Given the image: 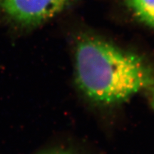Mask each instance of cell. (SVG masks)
Listing matches in <instances>:
<instances>
[{"label":"cell","instance_id":"1","mask_svg":"<svg viewBox=\"0 0 154 154\" xmlns=\"http://www.w3.org/2000/svg\"><path fill=\"white\" fill-rule=\"evenodd\" d=\"M81 90L92 101L115 104L154 84V72L141 57L94 36L81 38L75 49Z\"/></svg>","mask_w":154,"mask_h":154},{"label":"cell","instance_id":"2","mask_svg":"<svg viewBox=\"0 0 154 154\" xmlns=\"http://www.w3.org/2000/svg\"><path fill=\"white\" fill-rule=\"evenodd\" d=\"M71 0H0L7 18L23 27H34L60 12Z\"/></svg>","mask_w":154,"mask_h":154},{"label":"cell","instance_id":"3","mask_svg":"<svg viewBox=\"0 0 154 154\" xmlns=\"http://www.w3.org/2000/svg\"><path fill=\"white\" fill-rule=\"evenodd\" d=\"M126 2L138 19L154 28V0H126Z\"/></svg>","mask_w":154,"mask_h":154},{"label":"cell","instance_id":"4","mask_svg":"<svg viewBox=\"0 0 154 154\" xmlns=\"http://www.w3.org/2000/svg\"><path fill=\"white\" fill-rule=\"evenodd\" d=\"M44 154H76L73 153V152L68 151H52L49 152V153H47Z\"/></svg>","mask_w":154,"mask_h":154},{"label":"cell","instance_id":"5","mask_svg":"<svg viewBox=\"0 0 154 154\" xmlns=\"http://www.w3.org/2000/svg\"><path fill=\"white\" fill-rule=\"evenodd\" d=\"M151 104L153 106V109H154V90L153 91V93H152V95H151Z\"/></svg>","mask_w":154,"mask_h":154}]
</instances>
